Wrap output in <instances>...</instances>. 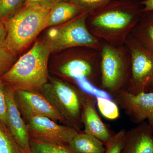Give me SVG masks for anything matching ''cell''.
Listing matches in <instances>:
<instances>
[{
    "instance_id": "1",
    "label": "cell",
    "mask_w": 153,
    "mask_h": 153,
    "mask_svg": "<svg viewBox=\"0 0 153 153\" xmlns=\"http://www.w3.org/2000/svg\"><path fill=\"white\" fill-rule=\"evenodd\" d=\"M51 53L47 41H37L0 78L15 91L41 93L42 88L49 81L48 63Z\"/></svg>"
},
{
    "instance_id": "2",
    "label": "cell",
    "mask_w": 153,
    "mask_h": 153,
    "mask_svg": "<svg viewBox=\"0 0 153 153\" xmlns=\"http://www.w3.org/2000/svg\"><path fill=\"white\" fill-rule=\"evenodd\" d=\"M50 10L24 6L5 22L6 47L15 55L26 48L46 28Z\"/></svg>"
},
{
    "instance_id": "3",
    "label": "cell",
    "mask_w": 153,
    "mask_h": 153,
    "mask_svg": "<svg viewBox=\"0 0 153 153\" xmlns=\"http://www.w3.org/2000/svg\"><path fill=\"white\" fill-rule=\"evenodd\" d=\"M137 23L136 11L117 7L96 13L90 22L94 36L114 44L123 43Z\"/></svg>"
},
{
    "instance_id": "4",
    "label": "cell",
    "mask_w": 153,
    "mask_h": 153,
    "mask_svg": "<svg viewBox=\"0 0 153 153\" xmlns=\"http://www.w3.org/2000/svg\"><path fill=\"white\" fill-rule=\"evenodd\" d=\"M88 13L83 12L61 26L49 30L47 41L51 52L71 47H85L95 49L100 47L98 39L86 26Z\"/></svg>"
},
{
    "instance_id": "5",
    "label": "cell",
    "mask_w": 153,
    "mask_h": 153,
    "mask_svg": "<svg viewBox=\"0 0 153 153\" xmlns=\"http://www.w3.org/2000/svg\"><path fill=\"white\" fill-rule=\"evenodd\" d=\"M41 93L54 105L69 126L80 131L82 125V98L74 88L59 79L49 78Z\"/></svg>"
},
{
    "instance_id": "6",
    "label": "cell",
    "mask_w": 153,
    "mask_h": 153,
    "mask_svg": "<svg viewBox=\"0 0 153 153\" xmlns=\"http://www.w3.org/2000/svg\"><path fill=\"white\" fill-rule=\"evenodd\" d=\"M21 114L27 125L31 139L67 146L79 132L69 126L59 124L47 117Z\"/></svg>"
},
{
    "instance_id": "7",
    "label": "cell",
    "mask_w": 153,
    "mask_h": 153,
    "mask_svg": "<svg viewBox=\"0 0 153 153\" xmlns=\"http://www.w3.org/2000/svg\"><path fill=\"white\" fill-rule=\"evenodd\" d=\"M123 49L106 44L101 52V85L103 90L115 95L120 91L126 78L128 63Z\"/></svg>"
},
{
    "instance_id": "8",
    "label": "cell",
    "mask_w": 153,
    "mask_h": 153,
    "mask_svg": "<svg viewBox=\"0 0 153 153\" xmlns=\"http://www.w3.org/2000/svg\"><path fill=\"white\" fill-rule=\"evenodd\" d=\"M130 41L131 84L127 91L135 94L148 92L153 87V52L134 38Z\"/></svg>"
},
{
    "instance_id": "9",
    "label": "cell",
    "mask_w": 153,
    "mask_h": 153,
    "mask_svg": "<svg viewBox=\"0 0 153 153\" xmlns=\"http://www.w3.org/2000/svg\"><path fill=\"white\" fill-rule=\"evenodd\" d=\"M115 95L117 103L132 121L140 124L147 120L153 130V92L135 94L121 90Z\"/></svg>"
},
{
    "instance_id": "10",
    "label": "cell",
    "mask_w": 153,
    "mask_h": 153,
    "mask_svg": "<svg viewBox=\"0 0 153 153\" xmlns=\"http://www.w3.org/2000/svg\"><path fill=\"white\" fill-rule=\"evenodd\" d=\"M16 101L21 113L40 115L68 126L64 118L42 93L15 91Z\"/></svg>"
},
{
    "instance_id": "11",
    "label": "cell",
    "mask_w": 153,
    "mask_h": 153,
    "mask_svg": "<svg viewBox=\"0 0 153 153\" xmlns=\"http://www.w3.org/2000/svg\"><path fill=\"white\" fill-rule=\"evenodd\" d=\"M7 128L24 153H31L27 127L16 101L15 90L5 84Z\"/></svg>"
},
{
    "instance_id": "12",
    "label": "cell",
    "mask_w": 153,
    "mask_h": 153,
    "mask_svg": "<svg viewBox=\"0 0 153 153\" xmlns=\"http://www.w3.org/2000/svg\"><path fill=\"white\" fill-rule=\"evenodd\" d=\"M93 97H86L82 98L81 119L84 132L95 137L105 145L113 135L99 116Z\"/></svg>"
},
{
    "instance_id": "13",
    "label": "cell",
    "mask_w": 153,
    "mask_h": 153,
    "mask_svg": "<svg viewBox=\"0 0 153 153\" xmlns=\"http://www.w3.org/2000/svg\"><path fill=\"white\" fill-rule=\"evenodd\" d=\"M153 130L149 124H140L126 132L121 153H153Z\"/></svg>"
},
{
    "instance_id": "14",
    "label": "cell",
    "mask_w": 153,
    "mask_h": 153,
    "mask_svg": "<svg viewBox=\"0 0 153 153\" xmlns=\"http://www.w3.org/2000/svg\"><path fill=\"white\" fill-rule=\"evenodd\" d=\"M83 12L81 9L70 2L62 1L57 3L49 11L46 28L63 25Z\"/></svg>"
},
{
    "instance_id": "15",
    "label": "cell",
    "mask_w": 153,
    "mask_h": 153,
    "mask_svg": "<svg viewBox=\"0 0 153 153\" xmlns=\"http://www.w3.org/2000/svg\"><path fill=\"white\" fill-rule=\"evenodd\" d=\"M74 153H104V144L95 137L78 132L67 146Z\"/></svg>"
},
{
    "instance_id": "16",
    "label": "cell",
    "mask_w": 153,
    "mask_h": 153,
    "mask_svg": "<svg viewBox=\"0 0 153 153\" xmlns=\"http://www.w3.org/2000/svg\"><path fill=\"white\" fill-rule=\"evenodd\" d=\"M59 71L64 76L75 79L90 76L93 72V67L90 62L87 60L74 59L69 60L60 66Z\"/></svg>"
},
{
    "instance_id": "17",
    "label": "cell",
    "mask_w": 153,
    "mask_h": 153,
    "mask_svg": "<svg viewBox=\"0 0 153 153\" xmlns=\"http://www.w3.org/2000/svg\"><path fill=\"white\" fill-rule=\"evenodd\" d=\"M136 26L134 38L153 52V16L143 20Z\"/></svg>"
},
{
    "instance_id": "18",
    "label": "cell",
    "mask_w": 153,
    "mask_h": 153,
    "mask_svg": "<svg viewBox=\"0 0 153 153\" xmlns=\"http://www.w3.org/2000/svg\"><path fill=\"white\" fill-rule=\"evenodd\" d=\"M0 153H24L8 128L1 123Z\"/></svg>"
},
{
    "instance_id": "19",
    "label": "cell",
    "mask_w": 153,
    "mask_h": 153,
    "mask_svg": "<svg viewBox=\"0 0 153 153\" xmlns=\"http://www.w3.org/2000/svg\"><path fill=\"white\" fill-rule=\"evenodd\" d=\"M31 153H74L67 146L38 141L30 139Z\"/></svg>"
},
{
    "instance_id": "20",
    "label": "cell",
    "mask_w": 153,
    "mask_h": 153,
    "mask_svg": "<svg viewBox=\"0 0 153 153\" xmlns=\"http://www.w3.org/2000/svg\"><path fill=\"white\" fill-rule=\"evenodd\" d=\"M24 0H0V21L6 22L23 7Z\"/></svg>"
},
{
    "instance_id": "21",
    "label": "cell",
    "mask_w": 153,
    "mask_h": 153,
    "mask_svg": "<svg viewBox=\"0 0 153 153\" xmlns=\"http://www.w3.org/2000/svg\"><path fill=\"white\" fill-rule=\"evenodd\" d=\"M96 103L102 115L107 119L116 120L119 117L117 105L112 100L103 98H96Z\"/></svg>"
},
{
    "instance_id": "22",
    "label": "cell",
    "mask_w": 153,
    "mask_h": 153,
    "mask_svg": "<svg viewBox=\"0 0 153 153\" xmlns=\"http://www.w3.org/2000/svg\"><path fill=\"white\" fill-rule=\"evenodd\" d=\"M77 85L85 93L95 98H103L112 100L111 94L103 89L96 87L88 80L86 77H79L75 79Z\"/></svg>"
},
{
    "instance_id": "23",
    "label": "cell",
    "mask_w": 153,
    "mask_h": 153,
    "mask_svg": "<svg viewBox=\"0 0 153 153\" xmlns=\"http://www.w3.org/2000/svg\"><path fill=\"white\" fill-rule=\"evenodd\" d=\"M16 55L6 46L0 47V77L7 73L16 63Z\"/></svg>"
},
{
    "instance_id": "24",
    "label": "cell",
    "mask_w": 153,
    "mask_h": 153,
    "mask_svg": "<svg viewBox=\"0 0 153 153\" xmlns=\"http://www.w3.org/2000/svg\"><path fill=\"white\" fill-rule=\"evenodd\" d=\"M126 131L121 130L113 135L108 142L105 143L104 153H121L123 148Z\"/></svg>"
},
{
    "instance_id": "25",
    "label": "cell",
    "mask_w": 153,
    "mask_h": 153,
    "mask_svg": "<svg viewBox=\"0 0 153 153\" xmlns=\"http://www.w3.org/2000/svg\"><path fill=\"white\" fill-rule=\"evenodd\" d=\"M113 0H69L70 2L81 9L89 13L101 8L108 4Z\"/></svg>"
},
{
    "instance_id": "26",
    "label": "cell",
    "mask_w": 153,
    "mask_h": 153,
    "mask_svg": "<svg viewBox=\"0 0 153 153\" xmlns=\"http://www.w3.org/2000/svg\"><path fill=\"white\" fill-rule=\"evenodd\" d=\"M7 105L5 93V84L0 78V123L7 128Z\"/></svg>"
},
{
    "instance_id": "27",
    "label": "cell",
    "mask_w": 153,
    "mask_h": 153,
    "mask_svg": "<svg viewBox=\"0 0 153 153\" xmlns=\"http://www.w3.org/2000/svg\"><path fill=\"white\" fill-rule=\"evenodd\" d=\"M68 1L69 0H25L24 6L50 10L57 3Z\"/></svg>"
},
{
    "instance_id": "28",
    "label": "cell",
    "mask_w": 153,
    "mask_h": 153,
    "mask_svg": "<svg viewBox=\"0 0 153 153\" xmlns=\"http://www.w3.org/2000/svg\"><path fill=\"white\" fill-rule=\"evenodd\" d=\"M7 28L4 21H0V47L5 46Z\"/></svg>"
},
{
    "instance_id": "29",
    "label": "cell",
    "mask_w": 153,
    "mask_h": 153,
    "mask_svg": "<svg viewBox=\"0 0 153 153\" xmlns=\"http://www.w3.org/2000/svg\"><path fill=\"white\" fill-rule=\"evenodd\" d=\"M143 5L142 11L143 12L153 11V0H145L142 2Z\"/></svg>"
}]
</instances>
